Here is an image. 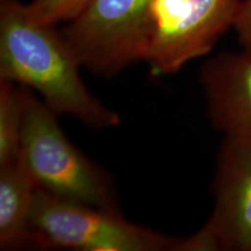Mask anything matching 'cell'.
<instances>
[{
  "mask_svg": "<svg viewBox=\"0 0 251 251\" xmlns=\"http://www.w3.org/2000/svg\"><path fill=\"white\" fill-rule=\"evenodd\" d=\"M81 65L56 26L40 23L20 0H0V79L35 91L56 114L97 129L121 119L87 90Z\"/></svg>",
  "mask_w": 251,
  "mask_h": 251,
  "instance_id": "cell-1",
  "label": "cell"
},
{
  "mask_svg": "<svg viewBox=\"0 0 251 251\" xmlns=\"http://www.w3.org/2000/svg\"><path fill=\"white\" fill-rule=\"evenodd\" d=\"M19 157L45 192L65 201L121 213L107 172L69 141L57 114L31 90Z\"/></svg>",
  "mask_w": 251,
  "mask_h": 251,
  "instance_id": "cell-2",
  "label": "cell"
},
{
  "mask_svg": "<svg viewBox=\"0 0 251 251\" xmlns=\"http://www.w3.org/2000/svg\"><path fill=\"white\" fill-rule=\"evenodd\" d=\"M243 0H150L141 28L137 61L152 75H174L212 51L235 20Z\"/></svg>",
  "mask_w": 251,
  "mask_h": 251,
  "instance_id": "cell-3",
  "label": "cell"
},
{
  "mask_svg": "<svg viewBox=\"0 0 251 251\" xmlns=\"http://www.w3.org/2000/svg\"><path fill=\"white\" fill-rule=\"evenodd\" d=\"M37 249L80 251H187L186 238L134 225L121 213L65 201L40 188L31 215Z\"/></svg>",
  "mask_w": 251,
  "mask_h": 251,
  "instance_id": "cell-4",
  "label": "cell"
},
{
  "mask_svg": "<svg viewBox=\"0 0 251 251\" xmlns=\"http://www.w3.org/2000/svg\"><path fill=\"white\" fill-rule=\"evenodd\" d=\"M150 0H91L61 30L81 67L112 77L136 62L137 45Z\"/></svg>",
  "mask_w": 251,
  "mask_h": 251,
  "instance_id": "cell-5",
  "label": "cell"
},
{
  "mask_svg": "<svg viewBox=\"0 0 251 251\" xmlns=\"http://www.w3.org/2000/svg\"><path fill=\"white\" fill-rule=\"evenodd\" d=\"M214 206L187 251H251V137L224 136L214 179Z\"/></svg>",
  "mask_w": 251,
  "mask_h": 251,
  "instance_id": "cell-6",
  "label": "cell"
},
{
  "mask_svg": "<svg viewBox=\"0 0 251 251\" xmlns=\"http://www.w3.org/2000/svg\"><path fill=\"white\" fill-rule=\"evenodd\" d=\"M199 80L213 127L224 136L251 137V45L212 57Z\"/></svg>",
  "mask_w": 251,
  "mask_h": 251,
  "instance_id": "cell-7",
  "label": "cell"
},
{
  "mask_svg": "<svg viewBox=\"0 0 251 251\" xmlns=\"http://www.w3.org/2000/svg\"><path fill=\"white\" fill-rule=\"evenodd\" d=\"M40 187L19 157L0 166V249H36L31 215Z\"/></svg>",
  "mask_w": 251,
  "mask_h": 251,
  "instance_id": "cell-8",
  "label": "cell"
},
{
  "mask_svg": "<svg viewBox=\"0 0 251 251\" xmlns=\"http://www.w3.org/2000/svg\"><path fill=\"white\" fill-rule=\"evenodd\" d=\"M29 93L27 87L0 79V166L20 156Z\"/></svg>",
  "mask_w": 251,
  "mask_h": 251,
  "instance_id": "cell-9",
  "label": "cell"
},
{
  "mask_svg": "<svg viewBox=\"0 0 251 251\" xmlns=\"http://www.w3.org/2000/svg\"><path fill=\"white\" fill-rule=\"evenodd\" d=\"M90 2L91 0H33L28 7L31 15L40 23L56 26L74 21Z\"/></svg>",
  "mask_w": 251,
  "mask_h": 251,
  "instance_id": "cell-10",
  "label": "cell"
},
{
  "mask_svg": "<svg viewBox=\"0 0 251 251\" xmlns=\"http://www.w3.org/2000/svg\"><path fill=\"white\" fill-rule=\"evenodd\" d=\"M234 29L241 45H251V0H243L235 20Z\"/></svg>",
  "mask_w": 251,
  "mask_h": 251,
  "instance_id": "cell-11",
  "label": "cell"
}]
</instances>
